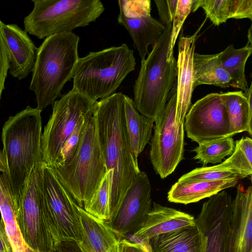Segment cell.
I'll list each match as a JSON object with an SVG mask.
<instances>
[{"label":"cell","instance_id":"6da1fadb","mask_svg":"<svg viewBox=\"0 0 252 252\" xmlns=\"http://www.w3.org/2000/svg\"><path fill=\"white\" fill-rule=\"evenodd\" d=\"M94 115L109 179V216L106 223H109L140 170L132 154L126 132L125 94L115 93L97 101Z\"/></svg>","mask_w":252,"mask_h":252},{"label":"cell","instance_id":"7a4b0ae2","mask_svg":"<svg viewBox=\"0 0 252 252\" xmlns=\"http://www.w3.org/2000/svg\"><path fill=\"white\" fill-rule=\"evenodd\" d=\"M42 110L28 106L4 123L1 132L6 173L18 200L34 168L44 164L41 149Z\"/></svg>","mask_w":252,"mask_h":252},{"label":"cell","instance_id":"3957f363","mask_svg":"<svg viewBox=\"0 0 252 252\" xmlns=\"http://www.w3.org/2000/svg\"><path fill=\"white\" fill-rule=\"evenodd\" d=\"M79 41L73 32L59 33L45 38L38 48L29 87L35 94L38 109L52 105L72 78L79 58Z\"/></svg>","mask_w":252,"mask_h":252},{"label":"cell","instance_id":"277c9868","mask_svg":"<svg viewBox=\"0 0 252 252\" xmlns=\"http://www.w3.org/2000/svg\"><path fill=\"white\" fill-rule=\"evenodd\" d=\"M136 64L126 44L90 52L78 60L72 89L95 101L105 98L115 93Z\"/></svg>","mask_w":252,"mask_h":252},{"label":"cell","instance_id":"5b68a950","mask_svg":"<svg viewBox=\"0 0 252 252\" xmlns=\"http://www.w3.org/2000/svg\"><path fill=\"white\" fill-rule=\"evenodd\" d=\"M172 23L165 29L153 46L147 58L141 61L134 85L133 102L142 115L154 122L163 109L177 77V61L173 56L167 60Z\"/></svg>","mask_w":252,"mask_h":252},{"label":"cell","instance_id":"8992f818","mask_svg":"<svg viewBox=\"0 0 252 252\" xmlns=\"http://www.w3.org/2000/svg\"><path fill=\"white\" fill-rule=\"evenodd\" d=\"M49 167L79 207L92 199L106 173L94 114L72 158L63 165Z\"/></svg>","mask_w":252,"mask_h":252},{"label":"cell","instance_id":"52a82bcc","mask_svg":"<svg viewBox=\"0 0 252 252\" xmlns=\"http://www.w3.org/2000/svg\"><path fill=\"white\" fill-rule=\"evenodd\" d=\"M33 8L24 19L25 31L39 39L95 21L105 8L100 0H32Z\"/></svg>","mask_w":252,"mask_h":252},{"label":"cell","instance_id":"ba28073f","mask_svg":"<svg viewBox=\"0 0 252 252\" xmlns=\"http://www.w3.org/2000/svg\"><path fill=\"white\" fill-rule=\"evenodd\" d=\"M97 101L73 89L52 104V113L44 127L41 142L44 164L52 166L81 120L94 113Z\"/></svg>","mask_w":252,"mask_h":252},{"label":"cell","instance_id":"9c48e42d","mask_svg":"<svg viewBox=\"0 0 252 252\" xmlns=\"http://www.w3.org/2000/svg\"><path fill=\"white\" fill-rule=\"evenodd\" d=\"M44 214L54 248L63 241L82 240L78 205L50 167H42Z\"/></svg>","mask_w":252,"mask_h":252},{"label":"cell","instance_id":"30bf717a","mask_svg":"<svg viewBox=\"0 0 252 252\" xmlns=\"http://www.w3.org/2000/svg\"><path fill=\"white\" fill-rule=\"evenodd\" d=\"M43 164L34 168L20 198L15 200V215L20 230L27 245L36 252H50L54 248L44 214Z\"/></svg>","mask_w":252,"mask_h":252},{"label":"cell","instance_id":"8fae6325","mask_svg":"<svg viewBox=\"0 0 252 252\" xmlns=\"http://www.w3.org/2000/svg\"><path fill=\"white\" fill-rule=\"evenodd\" d=\"M176 105L175 91L155 120L151 139L150 160L156 173L161 179L173 172L184 159V125L176 123Z\"/></svg>","mask_w":252,"mask_h":252},{"label":"cell","instance_id":"7c38bea8","mask_svg":"<svg viewBox=\"0 0 252 252\" xmlns=\"http://www.w3.org/2000/svg\"><path fill=\"white\" fill-rule=\"evenodd\" d=\"M188 137L198 144L230 137L227 111L220 93H211L197 100L186 115Z\"/></svg>","mask_w":252,"mask_h":252},{"label":"cell","instance_id":"4fadbf2b","mask_svg":"<svg viewBox=\"0 0 252 252\" xmlns=\"http://www.w3.org/2000/svg\"><path fill=\"white\" fill-rule=\"evenodd\" d=\"M232 201L230 195L222 190L204 203L195 219L205 238V252H226Z\"/></svg>","mask_w":252,"mask_h":252},{"label":"cell","instance_id":"5bb4252c","mask_svg":"<svg viewBox=\"0 0 252 252\" xmlns=\"http://www.w3.org/2000/svg\"><path fill=\"white\" fill-rule=\"evenodd\" d=\"M151 186L141 171L127 191L113 220L107 223L117 236L133 234L139 230L152 208Z\"/></svg>","mask_w":252,"mask_h":252},{"label":"cell","instance_id":"9a60e30c","mask_svg":"<svg viewBox=\"0 0 252 252\" xmlns=\"http://www.w3.org/2000/svg\"><path fill=\"white\" fill-rule=\"evenodd\" d=\"M201 27L192 35L182 34L178 42L177 61V87L175 122L184 125L185 118L190 107L194 88L193 56L197 34Z\"/></svg>","mask_w":252,"mask_h":252},{"label":"cell","instance_id":"2e32d148","mask_svg":"<svg viewBox=\"0 0 252 252\" xmlns=\"http://www.w3.org/2000/svg\"><path fill=\"white\" fill-rule=\"evenodd\" d=\"M226 252H252V189L239 184L232 201Z\"/></svg>","mask_w":252,"mask_h":252},{"label":"cell","instance_id":"e0dca14e","mask_svg":"<svg viewBox=\"0 0 252 252\" xmlns=\"http://www.w3.org/2000/svg\"><path fill=\"white\" fill-rule=\"evenodd\" d=\"M3 32L8 53L10 74L22 80L32 72L38 48L25 31L16 24L3 25Z\"/></svg>","mask_w":252,"mask_h":252},{"label":"cell","instance_id":"ac0fdd59","mask_svg":"<svg viewBox=\"0 0 252 252\" xmlns=\"http://www.w3.org/2000/svg\"><path fill=\"white\" fill-rule=\"evenodd\" d=\"M195 225L192 216L154 202L144 223L132 235L149 241L156 236Z\"/></svg>","mask_w":252,"mask_h":252},{"label":"cell","instance_id":"d6986e66","mask_svg":"<svg viewBox=\"0 0 252 252\" xmlns=\"http://www.w3.org/2000/svg\"><path fill=\"white\" fill-rule=\"evenodd\" d=\"M82 240L77 243L83 252H117V235L108 224L78 205Z\"/></svg>","mask_w":252,"mask_h":252},{"label":"cell","instance_id":"ffe728a7","mask_svg":"<svg viewBox=\"0 0 252 252\" xmlns=\"http://www.w3.org/2000/svg\"><path fill=\"white\" fill-rule=\"evenodd\" d=\"M152 252H205V238L198 227L180 228L149 240Z\"/></svg>","mask_w":252,"mask_h":252},{"label":"cell","instance_id":"44dd1931","mask_svg":"<svg viewBox=\"0 0 252 252\" xmlns=\"http://www.w3.org/2000/svg\"><path fill=\"white\" fill-rule=\"evenodd\" d=\"M118 21L129 33L141 61L149 53V46L155 44L165 29L164 25L151 15L126 17L119 13Z\"/></svg>","mask_w":252,"mask_h":252},{"label":"cell","instance_id":"7402d4cb","mask_svg":"<svg viewBox=\"0 0 252 252\" xmlns=\"http://www.w3.org/2000/svg\"><path fill=\"white\" fill-rule=\"evenodd\" d=\"M15 198L5 173L0 175V213L13 252H36L26 243L15 215Z\"/></svg>","mask_w":252,"mask_h":252},{"label":"cell","instance_id":"603a6c76","mask_svg":"<svg viewBox=\"0 0 252 252\" xmlns=\"http://www.w3.org/2000/svg\"><path fill=\"white\" fill-rule=\"evenodd\" d=\"M238 179L191 183L177 182L168 192L167 199L171 202L188 204L210 197L224 189L233 187Z\"/></svg>","mask_w":252,"mask_h":252},{"label":"cell","instance_id":"cb8c5ba5","mask_svg":"<svg viewBox=\"0 0 252 252\" xmlns=\"http://www.w3.org/2000/svg\"><path fill=\"white\" fill-rule=\"evenodd\" d=\"M252 89L251 84L244 93L242 91L220 93L228 116L230 137L244 131L252 135Z\"/></svg>","mask_w":252,"mask_h":252},{"label":"cell","instance_id":"d4e9b609","mask_svg":"<svg viewBox=\"0 0 252 252\" xmlns=\"http://www.w3.org/2000/svg\"><path fill=\"white\" fill-rule=\"evenodd\" d=\"M200 7L215 26L231 18L252 20V0H193L191 11Z\"/></svg>","mask_w":252,"mask_h":252},{"label":"cell","instance_id":"484cf974","mask_svg":"<svg viewBox=\"0 0 252 252\" xmlns=\"http://www.w3.org/2000/svg\"><path fill=\"white\" fill-rule=\"evenodd\" d=\"M125 114L126 132L135 161L144 150L152 137L153 120L140 114L133 100L125 94Z\"/></svg>","mask_w":252,"mask_h":252},{"label":"cell","instance_id":"4316f807","mask_svg":"<svg viewBox=\"0 0 252 252\" xmlns=\"http://www.w3.org/2000/svg\"><path fill=\"white\" fill-rule=\"evenodd\" d=\"M194 88L207 84L222 88L230 86L231 78L222 67L217 54L193 56Z\"/></svg>","mask_w":252,"mask_h":252},{"label":"cell","instance_id":"83f0119b","mask_svg":"<svg viewBox=\"0 0 252 252\" xmlns=\"http://www.w3.org/2000/svg\"><path fill=\"white\" fill-rule=\"evenodd\" d=\"M252 52V44L247 42L244 47L239 49H235L233 44H230L223 51L217 54L222 67L231 78L230 86L240 89L245 93L249 89L245 66Z\"/></svg>","mask_w":252,"mask_h":252},{"label":"cell","instance_id":"f1b7e54d","mask_svg":"<svg viewBox=\"0 0 252 252\" xmlns=\"http://www.w3.org/2000/svg\"><path fill=\"white\" fill-rule=\"evenodd\" d=\"M232 137H227L198 144L193 149L196 155L194 159L198 160L203 166L209 163H220L226 157L231 156L235 148Z\"/></svg>","mask_w":252,"mask_h":252},{"label":"cell","instance_id":"f546056e","mask_svg":"<svg viewBox=\"0 0 252 252\" xmlns=\"http://www.w3.org/2000/svg\"><path fill=\"white\" fill-rule=\"evenodd\" d=\"M232 154L224 162L237 172L241 178L252 174V140L248 137H242L235 142Z\"/></svg>","mask_w":252,"mask_h":252},{"label":"cell","instance_id":"4dcf8cb0","mask_svg":"<svg viewBox=\"0 0 252 252\" xmlns=\"http://www.w3.org/2000/svg\"><path fill=\"white\" fill-rule=\"evenodd\" d=\"M232 179H242L234 169L223 161L218 165L197 168L183 175L178 182L191 183L198 181H213Z\"/></svg>","mask_w":252,"mask_h":252},{"label":"cell","instance_id":"1f68e13d","mask_svg":"<svg viewBox=\"0 0 252 252\" xmlns=\"http://www.w3.org/2000/svg\"><path fill=\"white\" fill-rule=\"evenodd\" d=\"M109 184L105 174L101 183L92 199L84 205V209L95 218L107 222L109 220Z\"/></svg>","mask_w":252,"mask_h":252},{"label":"cell","instance_id":"d6a6232c","mask_svg":"<svg viewBox=\"0 0 252 252\" xmlns=\"http://www.w3.org/2000/svg\"><path fill=\"white\" fill-rule=\"evenodd\" d=\"M93 114H88L81 120L73 133L65 142L58 160L53 166L63 165L72 158L80 145L88 122Z\"/></svg>","mask_w":252,"mask_h":252},{"label":"cell","instance_id":"836d02e7","mask_svg":"<svg viewBox=\"0 0 252 252\" xmlns=\"http://www.w3.org/2000/svg\"><path fill=\"white\" fill-rule=\"evenodd\" d=\"M193 0H178L176 9L172 22V30L167 60L174 56V47L186 18L191 11Z\"/></svg>","mask_w":252,"mask_h":252},{"label":"cell","instance_id":"e575fe53","mask_svg":"<svg viewBox=\"0 0 252 252\" xmlns=\"http://www.w3.org/2000/svg\"><path fill=\"white\" fill-rule=\"evenodd\" d=\"M119 13L126 17L151 15L150 0H119Z\"/></svg>","mask_w":252,"mask_h":252},{"label":"cell","instance_id":"d590c367","mask_svg":"<svg viewBox=\"0 0 252 252\" xmlns=\"http://www.w3.org/2000/svg\"><path fill=\"white\" fill-rule=\"evenodd\" d=\"M3 24L0 20V100L9 69L8 53L3 32Z\"/></svg>","mask_w":252,"mask_h":252},{"label":"cell","instance_id":"8d00e7d4","mask_svg":"<svg viewBox=\"0 0 252 252\" xmlns=\"http://www.w3.org/2000/svg\"><path fill=\"white\" fill-rule=\"evenodd\" d=\"M162 24L165 26L172 23L178 0H154Z\"/></svg>","mask_w":252,"mask_h":252},{"label":"cell","instance_id":"74e56055","mask_svg":"<svg viewBox=\"0 0 252 252\" xmlns=\"http://www.w3.org/2000/svg\"><path fill=\"white\" fill-rule=\"evenodd\" d=\"M117 252H144L140 245L124 238H118Z\"/></svg>","mask_w":252,"mask_h":252},{"label":"cell","instance_id":"f35d334b","mask_svg":"<svg viewBox=\"0 0 252 252\" xmlns=\"http://www.w3.org/2000/svg\"><path fill=\"white\" fill-rule=\"evenodd\" d=\"M50 252H83L75 241H63L59 243Z\"/></svg>","mask_w":252,"mask_h":252},{"label":"cell","instance_id":"ab89813d","mask_svg":"<svg viewBox=\"0 0 252 252\" xmlns=\"http://www.w3.org/2000/svg\"><path fill=\"white\" fill-rule=\"evenodd\" d=\"M0 238L2 243L3 252H13L8 240L1 219L0 220Z\"/></svg>","mask_w":252,"mask_h":252},{"label":"cell","instance_id":"60d3db41","mask_svg":"<svg viewBox=\"0 0 252 252\" xmlns=\"http://www.w3.org/2000/svg\"><path fill=\"white\" fill-rule=\"evenodd\" d=\"M0 171L3 173H6L7 166L5 158L2 151H0Z\"/></svg>","mask_w":252,"mask_h":252},{"label":"cell","instance_id":"b9f144b4","mask_svg":"<svg viewBox=\"0 0 252 252\" xmlns=\"http://www.w3.org/2000/svg\"><path fill=\"white\" fill-rule=\"evenodd\" d=\"M248 38V43L252 44V27H251L250 28L249 30Z\"/></svg>","mask_w":252,"mask_h":252},{"label":"cell","instance_id":"7bdbcfd3","mask_svg":"<svg viewBox=\"0 0 252 252\" xmlns=\"http://www.w3.org/2000/svg\"><path fill=\"white\" fill-rule=\"evenodd\" d=\"M2 251H3V247H2V243H1V240L0 238V252H2Z\"/></svg>","mask_w":252,"mask_h":252},{"label":"cell","instance_id":"ee69618b","mask_svg":"<svg viewBox=\"0 0 252 252\" xmlns=\"http://www.w3.org/2000/svg\"><path fill=\"white\" fill-rule=\"evenodd\" d=\"M3 252V251H2V252Z\"/></svg>","mask_w":252,"mask_h":252}]
</instances>
